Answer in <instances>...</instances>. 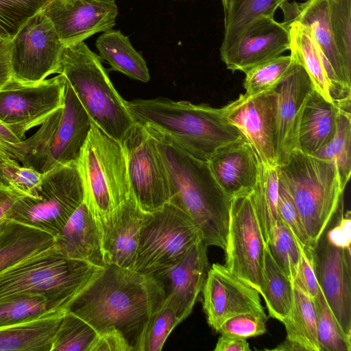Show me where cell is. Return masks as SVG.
<instances>
[{
  "mask_svg": "<svg viewBox=\"0 0 351 351\" xmlns=\"http://www.w3.org/2000/svg\"><path fill=\"white\" fill-rule=\"evenodd\" d=\"M165 298L162 287L152 276L107 265L66 310L86 321L97 334L112 329L121 331L134 351H138L147 322Z\"/></svg>",
  "mask_w": 351,
  "mask_h": 351,
  "instance_id": "1",
  "label": "cell"
},
{
  "mask_svg": "<svg viewBox=\"0 0 351 351\" xmlns=\"http://www.w3.org/2000/svg\"><path fill=\"white\" fill-rule=\"evenodd\" d=\"M144 128L154 138L167 169L173 189L170 202L191 218L207 245L225 250L231 198L217 182L208 162L195 158L158 132Z\"/></svg>",
  "mask_w": 351,
  "mask_h": 351,
  "instance_id": "2",
  "label": "cell"
},
{
  "mask_svg": "<svg viewBox=\"0 0 351 351\" xmlns=\"http://www.w3.org/2000/svg\"><path fill=\"white\" fill-rule=\"evenodd\" d=\"M136 123L167 137L198 159L208 161L220 147L243 134L221 108L158 97L127 101Z\"/></svg>",
  "mask_w": 351,
  "mask_h": 351,
  "instance_id": "3",
  "label": "cell"
},
{
  "mask_svg": "<svg viewBox=\"0 0 351 351\" xmlns=\"http://www.w3.org/2000/svg\"><path fill=\"white\" fill-rule=\"evenodd\" d=\"M277 167L313 249L335 215L343 208L345 188L337 166L297 149Z\"/></svg>",
  "mask_w": 351,
  "mask_h": 351,
  "instance_id": "4",
  "label": "cell"
},
{
  "mask_svg": "<svg viewBox=\"0 0 351 351\" xmlns=\"http://www.w3.org/2000/svg\"><path fill=\"white\" fill-rule=\"evenodd\" d=\"M101 60L84 42L66 46L56 73L65 77L92 121L122 144L136 123Z\"/></svg>",
  "mask_w": 351,
  "mask_h": 351,
  "instance_id": "5",
  "label": "cell"
},
{
  "mask_svg": "<svg viewBox=\"0 0 351 351\" xmlns=\"http://www.w3.org/2000/svg\"><path fill=\"white\" fill-rule=\"evenodd\" d=\"M77 165L84 201L101 232L114 210L131 195L124 148L92 121Z\"/></svg>",
  "mask_w": 351,
  "mask_h": 351,
  "instance_id": "6",
  "label": "cell"
},
{
  "mask_svg": "<svg viewBox=\"0 0 351 351\" xmlns=\"http://www.w3.org/2000/svg\"><path fill=\"white\" fill-rule=\"evenodd\" d=\"M100 269L64 256L53 244L0 277V299L18 294H38L66 309Z\"/></svg>",
  "mask_w": 351,
  "mask_h": 351,
  "instance_id": "7",
  "label": "cell"
},
{
  "mask_svg": "<svg viewBox=\"0 0 351 351\" xmlns=\"http://www.w3.org/2000/svg\"><path fill=\"white\" fill-rule=\"evenodd\" d=\"M84 200V188L77 160L43 173L38 197L20 198L6 219L36 228L54 238Z\"/></svg>",
  "mask_w": 351,
  "mask_h": 351,
  "instance_id": "8",
  "label": "cell"
},
{
  "mask_svg": "<svg viewBox=\"0 0 351 351\" xmlns=\"http://www.w3.org/2000/svg\"><path fill=\"white\" fill-rule=\"evenodd\" d=\"M202 234L191 218L171 202L146 213L132 270L152 276L178 261Z\"/></svg>",
  "mask_w": 351,
  "mask_h": 351,
  "instance_id": "9",
  "label": "cell"
},
{
  "mask_svg": "<svg viewBox=\"0 0 351 351\" xmlns=\"http://www.w3.org/2000/svg\"><path fill=\"white\" fill-rule=\"evenodd\" d=\"M66 78L62 74L37 84L11 79L0 89V123L21 141L64 104Z\"/></svg>",
  "mask_w": 351,
  "mask_h": 351,
  "instance_id": "10",
  "label": "cell"
},
{
  "mask_svg": "<svg viewBox=\"0 0 351 351\" xmlns=\"http://www.w3.org/2000/svg\"><path fill=\"white\" fill-rule=\"evenodd\" d=\"M131 195L145 213L170 202V177L154 138L136 123L123 141Z\"/></svg>",
  "mask_w": 351,
  "mask_h": 351,
  "instance_id": "11",
  "label": "cell"
},
{
  "mask_svg": "<svg viewBox=\"0 0 351 351\" xmlns=\"http://www.w3.org/2000/svg\"><path fill=\"white\" fill-rule=\"evenodd\" d=\"M265 242L250 194L231 199L226 267L261 294L263 282Z\"/></svg>",
  "mask_w": 351,
  "mask_h": 351,
  "instance_id": "12",
  "label": "cell"
},
{
  "mask_svg": "<svg viewBox=\"0 0 351 351\" xmlns=\"http://www.w3.org/2000/svg\"><path fill=\"white\" fill-rule=\"evenodd\" d=\"M64 47L52 23L40 10L10 40L12 78L37 84L56 73Z\"/></svg>",
  "mask_w": 351,
  "mask_h": 351,
  "instance_id": "13",
  "label": "cell"
},
{
  "mask_svg": "<svg viewBox=\"0 0 351 351\" xmlns=\"http://www.w3.org/2000/svg\"><path fill=\"white\" fill-rule=\"evenodd\" d=\"M274 88L256 94H241L221 108L228 122L247 138L265 165H276Z\"/></svg>",
  "mask_w": 351,
  "mask_h": 351,
  "instance_id": "14",
  "label": "cell"
},
{
  "mask_svg": "<svg viewBox=\"0 0 351 351\" xmlns=\"http://www.w3.org/2000/svg\"><path fill=\"white\" fill-rule=\"evenodd\" d=\"M293 57L289 71L274 88L276 166L285 163L289 155L298 149L301 116L307 99L315 90L307 72Z\"/></svg>",
  "mask_w": 351,
  "mask_h": 351,
  "instance_id": "15",
  "label": "cell"
},
{
  "mask_svg": "<svg viewBox=\"0 0 351 351\" xmlns=\"http://www.w3.org/2000/svg\"><path fill=\"white\" fill-rule=\"evenodd\" d=\"M43 11L64 47L111 29L118 14L114 0H51Z\"/></svg>",
  "mask_w": 351,
  "mask_h": 351,
  "instance_id": "16",
  "label": "cell"
},
{
  "mask_svg": "<svg viewBox=\"0 0 351 351\" xmlns=\"http://www.w3.org/2000/svg\"><path fill=\"white\" fill-rule=\"evenodd\" d=\"M320 289L343 331L351 337L350 249L330 243L324 232L312 249Z\"/></svg>",
  "mask_w": 351,
  "mask_h": 351,
  "instance_id": "17",
  "label": "cell"
},
{
  "mask_svg": "<svg viewBox=\"0 0 351 351\" xmlns=\"http://www.w3.org/2000/svg\"><path fill=\"white\" fill-rule=\"evenodd\" d=\"M202 291L207 322L216 332L225 321L234 316L264 311L258 291L219 263L209 269Z\"/></svg>",
  "mask_w": 351,
  "mask_h": 351,
  "instance_id": "18",
  "label": "cell"
},
{
  "mask_svg": "<svg viewBox=\"0 0 351 351\" xmlns=\"http://www.w3.org/2000/svg\"><path fill=\"white\" fill-rule=\"evenodd\" d=\"M207 246L202 240L197 241L175 264L152 275L180 322L190 315L204 287L209 270Z\"/></svg>",
  "mask_w": 351,
  "mask_h": 351,
  "instance_id": "19",
  "label": "cell"
},
{
  "mask_svg": "<svg viewBox=\"0 0 351 351\" xmlns=\"http://www.w3.org/2000/svg\"><path fill=\"white\" fill-rule=\"evenodd\" d=\"M289 48L288 27L274 17L265 16L246 27L220 56L227 69L245 73L255 65L282 55Z\"/></svg>",
  "mask_w": 351,
  "mask_h": 351,
  "instance_id": "20",
  "label": "cell"
},
{
  "mask_svg": "<svg viewBox=\"0 0 351 351\" xmlns=\"http://www.w3.org/2000/svg\"><path fill=\"white\" fill-rule=\"evenodd\" d=\"M207 162L217 182L231 199L251 193L261 162L243 135L219 147Z\"/></svg>",
  "mask_w": 351,
  "mask_h": 351,
  "instance_id": "21",
  "label": "cell"
},
{
  "mask_svg": "<svg viewBox=\"0 0 351 351\" xmlns=\"http://www.w3.org/2000/svg\"><path fill=\"white\" fill-rule=\"evenodd\" d=\"M145 213L131 195L111 213L100 232L106 265L132 269Z\"/></svg>",
  "mask_w": 351,
  "mask_h": 351,
  "instance_id": "22",
  "label": "cell"
},
{
  "mask_svg": "<svg viewBox=\"0 0 351 351\" xmlns=\"http://www.w3.org/2000/svg\"><path fill=\"white\" fill-rule=\"evenodd\" d=\"M91 123L92 119L66 80L64 104L50 142L43 173L77 160Z\"/></svg>",
  "mask_w": 351,
  "mask_h": 351,
  "instance_id": "23",
  "label": "cell"
},
{
  "mask_svg": "<svg viewBox=\"0 0 351 351\" xmlns=\"http://www.w3.org/2000/svg\"><path fill=\"white\" fill-rule=\"evenodd\" d=\"M285 25L289 32L291 53L307 72L315 90L330 102L350 99L351 89L341 83L308 28L296 21Z\"/></svg>",
  "mask_w": 351,
  "mask_h": 351,
  "instance_id": "24",
  "label": "cell"
},
{
  "mask_svg": "<svg viewBox=\"0 0 351 351\" xmlns=\"http://www.w3.org/2000/svg\"><path fill=\"white\" fill-rule=\"evenodd\" d=\"M279 8L284 14L283 23L289 24L296 21L308 28L312 38L341 83L351 89V77L346 71L334 42L330 27L328 0H306L303 3L286 1Z\"/></svg>",
  "mask_w": 351,
  "mask_h": 351,
  "instance_id": "25",
  "label": "cell"
},
{
  "mask_svg": "<svg viewBox=\"0 0 351 351\" xmlns=\"http://www.w3.org/2000/svg\"><path fill=\"white\" fill-rule=\"evenodd\" d=\"M53 239V246L64 256L99 268L106 266L98 226L84 201Z\"/></svg>",
  "mask_w": 351,
  "mask_h": 351,
  "instance_id": "26",
  "label": "cell"
},
{
  "mask_svg": "<svg viewBox=\"0 0 351 351\" xmlns=\"http://www.w3.org/2000/svg\"><path fill=\"white\" fill-rule=\"evenodd\" d=\"M66 309L0 327V351H51Z\"/></svg>",
  "mask_w": 351,
  "mask_h": 351,
  "instance_id": "27",
  "label": "cell"
},
{
  "mask_svg": "<svg viewBox=\"0 0 351 351\" xmlns=\"http://www.w3.org/2000/svg\"><path fill=\"white\" fill-rule=\"evenodd\" d=\"M337 101L325 99L315 90L307 99L301 116L298 149L313 155L333 138L337 127Z\"/></svg>",
  "mask_w": 351,
  "mask_h": 351,
  "instance_id": "28",
  "label": "cell"
},
{
  "mask_svg": "<svg viewBox=\"0 0 351 351\" xmlns=\"http://www.w3.org/2000/svg\"><path fill=\"white\" fill-rule=\"evenodd\" d=\"M53 239L47 232L5 219L0 230V273L51 247Z\"/></svg>",
  "mask_w": 351,
  "mask_h": 351,
  "instance_id": "29",
  "label": "cell"
},
{
  "mask_svg": "<svg viewBox=\"0 0 351 351\" xmlns=\"http://www.w3.org/2000/svg\"><path fill=\"white\" fill-rule=\"evenodd\" d=\"M95 45L100 58L110 64L111 70L143 82L150 80L145 60L132 47L128 37L119 30L104 32L97 39Z\"/></svg>",
  "mask_w": 351,
  "mask_h": 351,
  "instance_id": "30",
  "label": "cell"
},
{
  "mask_svg": "<svg viewBox=\"0 0 351 351\" xmlns=\"http://www.w3.org/2000/svg\"><path fill=\"white\" fill-rule=\"evenodd\" d=\"M293 294L291 311L282 322L286 328V339L299 345L304 351H320L314 300L295 281Z\"/></svg>",
  "mask_w": 351,
  "mask_h": 351,
  "instance_id": "31",
  "label": "cell"
},
{
  "mask_svg": "<svg viewBox=\"0 0 351 351\" xmlns=\"http://www.w3.org/2000/svg\"><path fill=\"white\" fill-rule=\"evenodd\" d=\"M261 295L264 298L269 316L282 322L292 308L293 282L277 264L267 244Z\"/></svg>",
  "mask_w": 351,
  "mask_h": 351,
  "instance_id": "32",
  "label": "cell"
},
{
  "mask_svg": "<svg viewBox=\"0 0 351 351\" xmlns=\"http://www.w3.org/2000/svg\"><path fill=\"white\" fill-rule=\"evenodd\" d=\"M289 0H228L224 16V35L220 54L232 45L242 31L255 20L274 17L278 8Z\"/></svg>",
  "mask_w": 351,
  "mask_h": 351,
  "instance_id": "33",
  "label": "cell"
},
{
  "mask_svg": "<svg viewBox=\"0 0 351 351\" xmlns=\"http://www.w3.org/2000/svg\"><path fill=\"white\" fill-rule=\"evenodd\" d=\"M278 186L277 166L261 162L258 180L250 195L266 244L278 219Z\"/></svg>",
  "mask_w": 351,
  "mask_h": 351,
  "instance_id": "34",
  "label": "cell"
},
{
  "mask_svg": "<svg viewBox=\"0 0 351 351\" xmlns=\"http://www.w3.org/2000/svg\"><path fill=\"white\" fill-rule=\"evenodd\" d=\"M351 99L337 101V127L332 140L313 156L334 162L346 188L351 174Z\"/></svg>",
  "mask_w": 351,
  "mask_h": 351,
  "instance_id": "35",
  "label": "cell"
},
{
  "mask_svg": "<svg viewBox=\"0 0 351 351\" xmlns=\"http://www.w3.org/2000/svg\"><path fill=\"white\" fill-rule=\"evenodd\" d=\"M63 309L65 308L38 294L25 293L5 297L0 299V327Z\"/></svg>",
  "mask_w": 351,
  "mask_h": 351,
  "instance_id": "36",
  "label": "cell"
},
{
  "mask_svg": "<svg viewBox=\"0 0 351 351\" xmlns=\"http://www.w3.org/2000/svg\"><path fill=\"white\" fill-rule=\"evenodd\" d=\"M97 332L86 321L66 309L51 351H89Z\"/></svg>",
  "mask_w": 351,
  "mask_h": 351,
  "instance_id": "37",
  "label": "cell"
},
{
  "mask_svg": "<svg viewBox=\"0 0 351 351\" xmlns=\"http://www.w3.org/2000/svg\"><path fill=\"white\" fill-rule=\"evenodd\" d=\"M313 300L320 351H350L351 337L347 335L340 327L321 290Z\"/></svg>",
  "mask_w": 351,
  "mask_h": 351,
  "instance_id": "38",
  "label": "cell"
},
{
  "mask_svg": "<svg viewBox=\"0 0 351 351\" xmlns=\"http://www.w3.org/2000/svg\"><path fill=\"white\" fill-rule=\"evenodd\" d=\"M293 57L279 56L254 66L245 72V93L252 95L274 88L286 75Z\"/></svg>",
  "mask_w": 351,
  "mask_h": 351,
  "instance_id": "39",
  "label": "cell"
},
{
  "mask_svg": "<svg viewBox=\"0 0 351 351\" xmlns=\"http://www.w3.org/2000/svg\"><path fill=\"white\" fill-rule=\"evenodd\" d=\"M267 245L277 264L293 282L299 265V248L290 229L279 217Z\"/></svg>",
  "mask_w": 351,
  "mask_h": 351,
  "instance_id": "40",
  "label": "cell"
},
{
  "mask_svg": "<svg viewBox=\"0 0 351 351\" xmlns=\"http://www.w3.org/2000/svg\"><path fill=\"white\" fill-rule=\"evenodd\" d=\"M334 42L351 77V0H328Z\"/></svg>",
  "mask_w": 351,
  "mask_h": 351,
  "instance_id": "41",
  "label": "cell"
},
{
  "mask_svg": "<svg viewBox=\"0 0 351 351\" xmlns=\"http://www.w3.org/2000/svg\"><path fill=\"white\" fill-rule=\"evenodd\" d=\"M43 173L21 166L0 151V183L10 186L25 196L37 198L40 191Z\"/></svg>",
  "mask_w": 351,
  "mask_h": 351,
  "instance_id": "42",
  "label": "cell"
},
{
  "mask_svg": "<svg viewBox=\"0 0 351 351\" xmlns=\"http://www.w3.org/2000/svg\"><path fill=\"white\" fill-rule=\"evenodd\" d=\"M51 0H0V38L11 40L21 27Z\"/></svg>",
  "mask_w": 351,
  "mask_h": 351,
  "instance_id": "43",
  "label": "cell"
},
{
  "mask_svg": "<svg viewBox=\"0 0 351 351\" xmlns=\"http://www.w3.org/2000/svg\"><path fill=\"white\" fill-rule=\"evenodd\" d=\"M180 322L174 310L164 300L150 316L138 351H160L170 332Z\"/></svg>",
  "mask_w": 351,
  "mask_h": 351,
  "instance_id": "44",
  "label": "cell"
},
{
  "mask_svg": "<svg viewBox=\"0 0 351 351\" xmlns=\"http://www.w3.org/2000/svg\"><path fill=\"white\" fill-rule=\"evenodd\" d=\"M267 319L265 311L241 313L225 321L217 332L245 339L260 336L266 332Z\"/></svg>",
  "mask_w": 351,
  "mask_h": 351,
  "instance_id": "45",
  "label": "cell"
},
{
  "mask_svg": "<svg viewBox=\"0 0 351 351\" xmlns=\"http://www.w3.org/2000/svg\"><path fill=\"white\" fill-rule=\"evenodd\" d=\"M278 214V217L290 229L295 240L304 247L311 248L294 202L287 186L280 178Z\"/></svg>",
  "mask_w": 351,
  "mask_h": 351,
  "instance_id": "46",
  "label": "cell"
},
{
  "mask_svg": "<svg viewBox=\"0 0 351 351\" xmlns=\"http://www.w3.org/2000/svg\"><path fill=\"white\" fill-rule=\"evenodd\" d=\"M34 138L21 141L0 123V151L26 167L34 151Z\"/></svg>",
  "mask_w": 351,
  "mask_h": 351,
  "instance_id": "47",
  "label": "cell"
},
{
  "mask_svg": "<svg viewBox=\"0 0 351 351\" xmlns=\"http://www.w3.org/2000/svg\"><path fill=\"white\" fill-rule=\"evenodd\" d=\"M297 243L300 252V261L298 274L294 281L314 299L321 289L317 280L312 249L304 247L298 241Z\"/></svg>",
  "mask_w": 351,
  "mask_h": 351,
  "instance_id": "48",
  "label": "cell"
},
{
  "mask_svg": "<svg viewBox=\"0 0 351 351\" xmlns=\"http://www.w3.org/2000/svg\"><path fill=\"white\" fill-rule=\"evenodd\" d=\"M89 351H134L123 334L116 329L97 334Z\"/></svg>",
  "mask_w": 351,
  "mask_h": 351,
  "instance_id": "49",
  "label": "cell"
},
{
  "mask_svg": "<svg viewBox=\"0 0 351 351\" xmlns=\"http://www.w3.org/2000/svg\"><path fill=\"white\" fill-rule=\"evenodd\" d=\"M351 219L350 211L346 215L341 213L337 224L324 232L327 241L337 247L350 249L351 234H350Z\"/></svg>",
  "mask_w": 351,
  "mask_h": 351,
  "instance_id": "50",
  "label": "cell"
},
{
  "mask_svg": "<svg viewBox=\"0 0 351 351\" xmlns=\"http://www.w3.org/2000/svg\"><path fill=\"white\" fill-rule=\"evenodd\" d=\"M11 79L10 40L0 38V89Z\"/></svg>",
  "mask_w": 351,
  "mask_h": 351,
  "instance_id": "51",
  "label": "cell"
},
{
  "mask_svg": "<svg viewBox=\"0 0 351 351\" xmlns=\"http://www.w3.org/2000/svg\"><path fill=\"white\" fill-rule=\"evenodd\" d=\"M24 196L20 191L0 183V220L6 219L12 206Z\"/></svg>",
  "mask_w": 351,
  "mask_h": 351,
  "instance_id": "52",
  "label": "cell"
},
{
  "mask_svg": "<svg viewBox=\"0 0 351 351\" xmlns=\"http://www.w3.org/2000/svg\"><path fill=\"white\" fill-rule=\"evenodd\" d=\"M215 351H250V346L245 338L221 335L219 338Z\"/></svg>",
  "mask_w": 351,
  "mask_h": 351,
  "instance_id": "53",
  "label": "cell"
},
{
  "mask_svg": "<svg viewBox=\"0 0 351 351\" xmlns=\"http://www.w3.org/2000/svg\"><path fill=\"white\" fill-rule=\"evenodd\" d=\"M271 350L278 351H304V349L295 343L285 339V340L278 345L276 348Z\"/></svg>",
  "mask_w": 351,
  "mask_h": 351,
  "instance_id": "54",
  "label": "cell"
},
{
  "mask_svg": "<svg viewBox=\"0 0 351 351\" xmlns=\"http://www.w3.org/2000/svg\"><path fill=\"white\" fill-rule=\"evenodd\" d=\"M228 1V0H221L223 10V14L226 13V10H227Z\"/></svg>",
  "mask_w": 351,
  "mask_h": 351,
  "instance_id": "55",
  "label": "cell"
},
{
  "mask_svg": "<svg viewBox=\"0 0 351 351\" xmlns=\"http://www.w3.org/2000/svg\"><path fill=\"white\" fill-rule=\"evenodd\" d=\"M18 264H19V263H18ZM16 265H17V264H16ZM16 265H14V266H16ZM14 267H11V268L8 269H7V270H5V271H3V272H2V273H0V277H1V276H3L4 274H5L7 271H8L9 270H10V269H11L12 268H13Z\"/></svg>",
  "mask_w": 351,
  "mask_h": 351,
  "instance_id": "56",
  "label": "cell"
},
{
  "mask_svg": "<svg viewBox=\"0 0 351 351\" xmlns=\"http://www.w3.org/2000/svg\"><path fill=\"white\" fill-rule=\"evenodd\" d=\"M5 219H3V220H0V230H1V228H2V226H3V225L4 221H5Z\"/></svg>",
  "mask_w": 351,
  "mask_h": 351,
  "instance_id": "57",
  "label": "cell"
}]
</instances>
